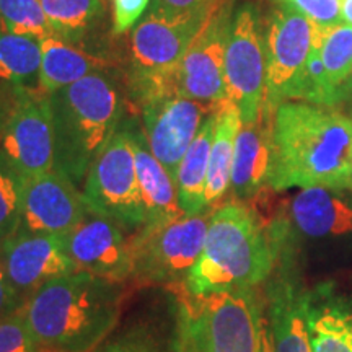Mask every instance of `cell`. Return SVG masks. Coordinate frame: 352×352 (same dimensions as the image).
I'll return each instance as SVG.
<instances>
[{
	"label": "cell",
	"instance_id": "cell-1",
	"mask_svg": "<svg viewBox=\"0 0 352 352\" xmlns=\"http://www.w3.org/2000/svg\"><path fill=\"white\" fill-rule=\"evenodd\" d=\"M352 118L334 108L284 101L272 116L266 186L351 189Z\"/></svg>",
	"mask_w": 352,
	"mask_h": 352
},
{
	"label": "cell",
	"instance_id": "cell-2",
	"mask_svg": "<svg viewBox=\"0 0 352 352\" xmlns=\"http://www.w3.org/2000/svg\"><path fill=\"white\" fill-rule=\"evenodd\" d=\"M280 246V223L267 230L245 201L233 197L210 210L204 248L183 287L195 296L256 289L274 272Z\"/></svg>",
	"mask_w": 352,
	"mask_h": 352
},
{
	"label": "cell",
	"instance_id": "cell-3",
	"mask_svg": "<svg viewBox=\"0 0 352 352\" xmlns=\"http://www.w3.org/2000/svg\"><path fill=\"white\" fill-rule=\"evenodd\" d=\"M21 314L44 351L88 352L116 327L121 292L116 283L76 271L34 290Z\"/></svg>",
	"mask_w": 352,
	"mask_h": 352
},
{
	"label": "cell",
	"instance_id": "cell-4",
	"mask_svg": "<svg viewBox=\"0 0 352 352\" xmlns=\"http://www.w3.org/2000/svg\"><path fill=\"white\" fill-rule=\"evenodd\" d=\"M56 124V168L80 182L116 132L120 91L101 70L51 95Z\"/></svg>",
	"mask_w": 352,
	"mask_h": 352
},
{
	"label": "cell",
	"instance_id": "cell-5",
	"mask_svg": "<svg viewBox=\"0 0 352 352\" xmlns=\"http://www.w3.org/2000/svg\"><path fill=\"white\" fill-rule=\"evenodd\" d=\"M176 352H256L266 323L256 289L189 294L176 285Z\"/></svg>",
	"mask_w": 352,
	"mask_h": 352
},
{
	"label": "cell",
	"instance_id": "cell-6",
	"mask_svg": "<svg viewBox=\"0 0 352 352\" xmlns=\"http://www.w3.org/2000/svg\"><path fill=\"white\" fill-rule=\"evenodd\" d=\"M82 195L90 212L109 219L122 230L139 232L144 227L145 208L132 132H114L88 170Z\"/></svg>",
	"mask_w": 352,
	"mask_h": 352
},
{
	"label": "cell",
	"instance_id": "cell-7",
	"mask_svg": "<svg viewBox=\"0 0 352 352\" xmlns=\"http://www.w3.org/2000/svg\"><path fill=\"white\" fill-rule=\"evenodd\" d=\"M209 217L210 210L184 214L168 223L135 232L131 239L135 279L168 287L183 285L204 248Z\"/></svg>",
	"mask_w": 352,
	"mask_h": 352
},
{
	"label": "cell",
	"instance_id": "cell-8",
	"mask_svg": "<svg viewBox=\"0 0 352 352\" xmlns=\"http://www.w3.org/2000/svg\"><path fill=\"white\" fill-rule=\"evenodd\" d=\"M233 0H226L212 12L204 28L192 41L173 74L157 85L140 88L134 94L151 90H173L209 107L227 103L226 50L233 19Z\"/></svg>",
	"mask_w": 352,
	"mask_h": 352
},
{
	"label": "cell",
	"instance_id": "cell-9",
	"mask_svg": "<svg viewBox=\"0 0 352 352\" xmlns=\"http://www.w3.org/2000/svg\"><path fill=\"white\" fill-rule=\"evenodd\" d=\"M0 153L25 178L56 168V124L51 95L20 88L0 124Z\"/></svg>",
	"mask_w": 352,
	"mask_h": 352
},
{
	"label": "cell",
	"instance_id": "cell-10",
	"mask_svg": "<svg viewBox=\"0 0 352 352\" xmlns=\"http://www.w3.org/2000/svg\"><path fill=\"white\" fill-rule=\"evenodd\" d=\"M323 30L289 6L279 3L271 12L264 26L266 87L263 113L274 116L277 107L290 100Z\"/></svg>",
	"mask_w": 352,
	"mask_h": 352
},
{
	"label": "cell",
	"instance_id": "cell-11",
	"mask_svg": "<svg viewBox=\"0 0 352 352\" xmlns=\"http://www.w3.org/2000/svg\"><path fill=\"white\" fill-rule=\"evenodd\" d=\"M226 85L228 101L239 108L241 122L259 120L266 87V47L261 15L252 2L233 12L226 50Z\"/></svg>",
	"mask_w": 352,
	"mask_h": 352
},
{
	"label": "cell",
	"instance_id": "cell-12",
	"mask_svg": "<svg viewBox=\"0 0 352 352\" xmlns=\"http://www.w3.org/2000/svg\"><path fill=\"white\" fill-rule=\"evenodd\" d=\"M212 12L170 16L151 8L131 34L134 91L168 78Z\"/></svg>",
	"mask_w": 352,
	"mask_h": 352
},
{
	"label": "cell",
	"instance_id": "cell-13",
	"mask_svg": "<svg viewBox=\"0 0 352 352\" xmlns=\"http://www.w3.org/2000/svg\"><path fill=\"white\" fill-rule=\"evenodd\" d=\"M135 98L140 104L145 142L176 179L188 147L219 107H209L173 90L144 91Z\"/></svg>",
	"mask_w": 352,
	"mask_h": 352
},
{
	"label": "cell",
	"instance_id": "cell-14",
	"mask_svg": "<svg viewBox=\"0 0 352 352\" xmlns=\"http://www.w3.org/2000/svg\"><path fill=\"white\" fill-rule=\"evenodd\" d=\"M87 214L83 195L63 170L25 178L21 232L67 236Z\"/></svg>",
	"mask_w": 352,
	"mask_h": 352
},
{
	"label": "cell",
	"instance_id": "cell-15",
	"mask_svg": "<svg viewBox=\"0 0 352 352\" xmlns=\"http://www.w3.org/2000/svg\"><path fill=\"white\" fill-rule=\"evenodd\" d=\"M0 264L23 297L56 277L80 271L67 252L65 236L21 230L0 246Z\"/></svg>",
	"mask_w": 352,
	"mask_h": 352
},
{
	"label": "cell",
	"instance_id": "cell-16",
	"mask_svg": "<svg viewBox=\"0 0 352 352\" xmlns=\"http://www.w3.org/2000/svg\"><path fill=\"white\" fill-rule=\"evenodd\" d=\"M67 252L80 271L120 284L134 277L131 239L109 219L88 214L65 236Z\"/></svg>",
	"mask_w": 352,
	"mask_h": 352
},
{
	"label": "cell",
	"instance_id": "cell-17",
	"mask_svg": "<svg viewBox=\"0 0 352 352\" xmlns=\"http://www.w3.org/2000/svg\"><path fill=\"white\" fill-rule=\"evenodd\" d=\"M285 232L283 246L267 285V324L272 352H311L305 320V292L297 274L294 259L285 254Z\"/></svg>",
	"mask_w": 352,
	"mask_h": 352
},
{
	"label": "cell",
	"instance_id": "cell-18",
	"mask_svg": "<svg viewBox=\"0 0 352 352\" xmlns=\"http://www.w3.org/2000/svg\"><path fill=\"white\" fill-rule=\"evenodd\" d=\"M311 352H352V298L328 285L305 292Z\"/></svg>",
	"mask_w": 352,
	"mask_h": 352
},
{
	"label": "cell",
	"instance_id": "cell-19",
	"mask_svg": "<svg viewBox=\"0 0 352 352\" xmlns=\"http://www.w3.org/2000/svg\"><path fill=\"white\" fill-rule=\"evenodd\" d=\"M272 116L261 113L254 122H241L235 142L230 188L235 199L248 201L266 186L271 160Z\"/></svg>",
	"mask_w": 352,
	"mask_h": 352
},
{
	"label": "cell",
	"instance_id": "cell-20",
	"mask_svg": "<svg viewBox=\"0 0 352 352\" xmlns=\"http://www.w3.org/2000/svg\"><path fill=\"white\" fill-rule=\"evenodd\" d=\"M289 222L310 239L344 235L352 232V206L336 189L305 188L290 201Z\"/></svg>",
	"mask_w": 352,
	"mask_h": 352
},
{
	"label": "cell",
	"instance_id": "cell-21",
	"mask_svg": "<svg viewBox=\"0 0 352 352\" xmlns=\"http://www.w3.org/2000/svg\"><path fill=\"white\" fill-rule=\"evenodd\" d=\"M134 153L140 195L145 208L144 227L162 226L184 215L173 176L151 152L144 134H134Z\"/></svg>",
	"mask_w": 352,
	"mask_h": 352
},
{
	"label": "cell",
	"instance_id": "cell-22",
	"mask_svg": "<svg viewBox=\"0 0 352 352\" xmlns=\"http://www.w3.org/2000/svg\"><path fill=\"white\" fill-rule=\"evenodd\" d=\"M101 69L103 64L98 57L78 50L76 44L57 36L41 39L38 88L46 94H56Z\"/></svg>",
	"mask_w": 352,
	"mask_h": 352
},
{
	"label": "cell",
	"instance_id": "cell-23",
	"mask_svg": "<svg viewBox=\"0 0 352 352\" xmlns=\"http://www.w3.org/2000/svg\"><path fill=\"white\" fill-rule=\"evenodd\" d=\"M215 114H209L208 120L201 126L199 132L184 153L182 164L176 173V189H178V201L183 212L195 215L206 212V183L209 173L210 147H212L215 131Z\"/></svg>",
	"mask_w": 352,
	"mask_h": 352
},
{
	"label": "cell",
	"instance_id": "cell-24",
	"mask_svg": "<svg viewBox=\"0 0 352 352\" xmlns=\"http://www.w3.org/2000/svg\"><path fill=\"white\" fill-rule=\"evenodd\" d=\"M241 126L239 108L227 101L220 104L215 114V131L210 147L209 173L206 183V209L210 210L219 204L230 188L235 142Z\"/></svg>",
	"mask_w": 352,
	"mask_h": 352
},
{
	"label": "cell",
	"instance_id": "cell-25",
	"mask_svg": "<svg viewBox=\"0 0 352 352\" xmlns=\"http://www.w3.org/2000/svg\"><path fill=\"white\" fill-rule=\"evenodd\" d=\"M41 41L0 30V83L30 87L39 76Z\"/></svg>",
	"mask_w": 352,
	"mask_h": 352
},
{
	"label": "cell",
	"instance_id": "cell-26",
	"mask_svg": "<svg viewBox=\"0 0 352 352\" xmlns=\"http://www.w3.org/2000/svg\"><path fill=\"white\" fill-rule=\"evenodd\" d=\"M54 36L76 44L104 12L103 0H41Z\"/></svg>",
	"mask_w": 352,
	"mask_h": 352
},
{
	"label": "cell",
	"instance_id": "cell-27",
	"mask_svg": "<svg viewBox=\"0 0 352 352\" xmlns=\"http://www.w3.org/2000/svg\"><path fill=\"white\" fill-rule=\"evenodd\" d=\"M320 57L329 85L340 98L341 87L352 72V26L340 23L324 28L320 39Z\"/></svg>",
	"mask_w": 352,
	"mask_h": 352
},
{
	"label": "cell",
	"instance_id": "cell-28",
	"mask_svg": "<svg viewBox=\"0 0 352 352\" xmlns=\"http://www.w3.org/2000/svg\"><path fill=\"white\" fill-rule=\"evenodd\" d=\"M0 30L39 41L54 36L41 0H0Z\"/></svg>",
	"mask_w": 352,
	"mask_h": 352
},
{
	"label": "cell",
	"instance_id": "cell-29",
	"mask_svg": "<svg viewBox=\"0 0 352 352\" xmlns=\"http://www.w3.org/2000/svg\"><path fill=\"white\" fill-rule=\"evenodd\" d=\"M25 176L0 153V246L20 230Z\"/></svg>",
	"mask_w": 352,
	"mask_h": 352
},
{
	"label": "cell",
	"instance_id": "cell-30",
	"mask_svg": "<svg viewBox=\"0 0 352 352\" xmlns=\"http://www.w3.org/2000/svg\"><path fill=\"white\" fill-rule=\"evenodd\" d=\"M0 352H47L30 331L21 308L0 318Z\"/></svg>",
	"mask_w": 352,
	"mask_h": 352
},
{
	"label": "cell",
	"instance_id": "cell-31",
	"mask_svg": "<svg viewBox=\"0 0 352 352\" xmlns=\"http://www.w3.org/2000/svg\"><path fill=\"white\" fill-rule=\"evenodd\" d=\"M280 6H289L321 28H331L342 23L341 0H274Z\"/></svg>",
	"mask_w": 352,
	"mask_h": 352
},
{
	"label": "cell",
	"instance_id": "cell-32",
	"mask_svg": "<svg viewBox=\"0 0 352 352\" xmlns=\"http://www.w3.org/2000/svg\"><path fill=\"white\" fill-rule=\"evenodd\" d=\"M152 0H113V32L122 34L139 23Z\"/></svg>",
	"mask_w": 352,
	"mask_h": 352
},
{
	"label": "cell",
	"instance_id": "cell-33",
	"mask_svg": "<svg viewBox=\"0 0 352 352\" xmlns=\"http://www.w3.org/2000/svg\"><path fill=\"white\" fill-rule=\"evenodd\" d=\"M222 2L226 0H152L151 8L170 16H183L210 13Z\"/></svg>",
	"mask_w": 352,
	"mask_h": 352
},
{
	"label": "cell",
	"instance_id": "cell-34",
	"mask_svg": "<svg viewBox=\"0 0 352 352\" xmlns=\"http://www.w3.org/2000/svg\"><path fill=\"white\" fill-rule=\"evenodd\" d=\"M23 303V296L13 287L6 270L0 264V318L19 311Z\"/></svg>",
	"mask_w": 352,
	"mask_h": 352
},
{
	"label": "cell",
	"instance_id": "cell-35",
	"mask_svg": "<svg viewBox=\"0 0 352 352\" xmlns=\"http://www.w3.org/2000/svg\"><path fill=\"white\" fill-rule=\"evenodd\" d=\"M338 109L352 118V72L349 78H347V82L340 90V103H338Z\"/></svg>",
	"mask_w": 352,
	"mask_h": 352
},
{
	"label": "cell",
	"instance_id": "cell-36",
	"mask_svg": "<svg viewBox=\"0 0 352 352\" xmlns=\"http://www.w3.org/2000/svg\"><path fill=\"white\" fill-rule=\"evenodd\" d=\"M256 352H272V342H271V333H270V324H267V318L261 331V338H259V346Z\"/></svg>",
	"mask_w": 352,
	"mask_h": 352
},
{
	"label": "cell",
	"instance_id": "cell-37",
	"mask_svg": "<svg viewBox=\"0 0 352 352\" xmlns=\"http://www.w3.org/2000/svg\"><path fill=\"white\" fill-rule=\"evenodd\" d=\"M342 23L352 26V0H341Z\"/></svg>",
	"mask_w": 352,
	"mask_h": 352
},
{
	"label": "cell",
	"instance_id": "cell-38",
	"mask_svg": "<svg viewBox=\"0 0 352 352\" xmlns=\"http://www.w3.org/2000/svg\"><path fill=\"white\" fill-rule=\"evenodd\" d=\"M108 352H132V351H127V349H111V351H108Z\"/></svg>",
	"mask_w": 352,
	"mask_h": 352
},
{
	"label": "cell",
	"instance_id": "cell-39",
	"mask_svg": "<svg viewBox=\"0 0 352 352\" xmlns=\"http://www.w3.org/2000/svg\"><path fill=\"white\" fill-rule=\"evenodd\" d=\"M351 189H352V173H351Z\"/></svg>",
	"mask_w": 352,
	"mask_h": 352
},
{
	"label": "cell",
	"instance_id": "cell-40",
	"mask_svg": "<svg viewBox=\"0 0 352 352\" xmlns=\"http://www.w3.org/2000/svg\"><path fill=\"white\" fill-rule=\"evenodd\" d=\"M0 124H2V120H0Z\"/></svg>",
	"mask_w": 352,
	"mask_h": 352
}]
</instances>
